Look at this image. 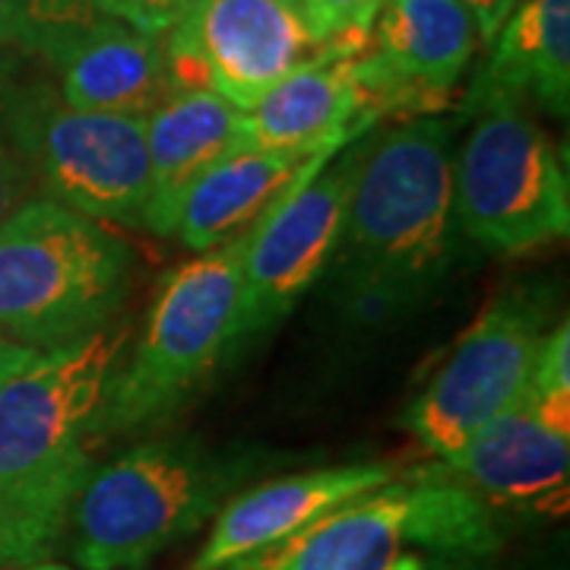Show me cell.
<instances>
[{"label": "cell", "mask_w": 570, "mask_h": 570, "mask_svg": "<svg viewBox=\"0 0 570 570\" xmlns=\"http://www.w3.org/2000/svg\"><path fill=\"white\" fill-rule=\"evenodd\" d=\"M22 352H26V348L17 346V343H10V340H7V336L0 333V374H3L7 367L13 365V362L20 358Z\"/></svg>", "instance_id": "obj_28"}, {"label": "cell", "mask_w": 570, "mask_h": 570, "mask_svg": "<svg viewBox=\"0 0 570 570\" xmlns=\"http://www.w3.org/2000/svg\"><path fill=\"white\" fill-rule=\"evenodd\" d=\"M250 460L216 453L194 438L130 448L89 472L67 527L82 570H142L194 535L245 482Z\"/></svg>", "instance_id": "obj_4"}, {"label": "cell", "mask_w": 570, "mask_h": 570, "mask_svg": "<svg viewBox=\"0 0 570 570\" xmlns=\"http://www.w3.org/2000/svg\"><path fill=\"white\" fill-rule=\"evenodd\" d=\"M134 250L111 228L36 197L0 225V333L51 352L118 321Z\"/></svg>", "instance_id": "obj_5"}, {"label": "cell", "mask_w": 570, "mask_h": 570, "mask_svg": "<svg viewBox=\"0 0 570 570\" xmlns=\"http://www.w3.org/2000/svg\"><path fill=\"white\" fill-rule=\"evenodd\" d=\"M250 149L326 153L358 140L371 127L355 58H324L288 73L245 111Z\"/></svg>", "instance_id": "obj_16"}, {"label": "cell", "mask_w": 570, "mask_h": 570, "mask_svg": "<svg viewBox=\"0 0 570 570\" xmlns=\"http://www.w3.org/2000/svg\"><path fill=\"white\" fill-rule=\"evenodd\" d=\"M546 324L549 298L539 288H513L494 298L406 406L409 434L448 463L479 428L530 390Z\"/></svg>", "instance_id": "obj_9"}, {"label": "cell", "mask_w": 570, "mask_h": 570, "mask_svg": "<svg viewBox=\"0 0 570 570\" xmlns=\"http://www.w3.org/2000/svg\"><path fill=\"white\" fill-rule=\"evenodd\" d=\"M245 247L247 232L165 276L137 346L111 377L99 441L171 419L238 348Z\"/></svg>", "instance_id": "obj_6"}, {"label": "cell", "mask_w": 570, "mask_h": 570, "mask_svg": "<svg viewBox=\"0 0 570 570\" xmlns=\"http://www.w3.org/2000/svg\"><path fill=\"white\" fill-rule=\"evenodd\" d=\"M491 45L489 61L469 89L513 96L568 118L570 0H520Z\"/></svg>", "instance_id": "obj_19"}, {"label": "cell", "mask_w": 570, "mask_h": 570, "mask_svg": "<svg viewBox=\"0 0 570 570\" xmlns=\"http://www.w3.org/2000/svg\"><path fill=\"white\" fill-rule=\"evenodd\" d=\"M390 479H396V466L390 463H343L254 485L219 510L206 546L187 570L235 568Z\"/></svg>", "instance_id": "obj_13"}, {"label": "cell", "mask_w": 570, "mask_h": 570, "mask_svg": "<svg viewBox=\"0 0 570 570\" xmlns=\"http://www.w3.org/2000/svg\"><path fill=\"white\" fill-rule=\"evenodd\" d=\"M3 134L32 168L41 197L96 223L142 225L149 204L146 118L73 108L55 80L22 77L7 105Z\"/></svg>", "instance_id": "obj_8"}, {"label": "cell", "mask_w": 570, "mask_h": 570, "mask_svg": "<svg viewBox=\"0 0 570 570\" xmlns=\"http://www.w3.org/2000/svg\"><path fill=\"white\" fill-rule=\"evenodd\" d=\"M441 466L491 508L564 510L570 479V434L539 415L530 390L489 425L479 428Z\"/></svg>", "instance_id": "obj_14"}, {"label": "cell", "mask_w": 570, "mask_h": 570, "mask_svg": "<svg viewBox=\"0 0 570 570\" xmlns=\"http://www.w3.org/2000/svg\"><path fill=\"white\" fill-rule=\"evenodd\" d=\"M384 0H302L314 39L326 45L352 32H371Z\"/></svg>", "instance_id": "obj_22"}, {"label": "cell", "mask_w": 570, "mask_h": 570, "mask_svg": "<svg viewBox=\"0 0 570 570\" xmlns=\"http://www.w3.org/2000/svg\"><path fill=\"white\" fill-rule=\"evenodd\" d=\"M0 45L17 48V0H0Z\"/></svg>", "instance_id": "obj_27"}, {"label": "cell", "mask_w": 570, "mask_h": 570, "mask_svg": "<svg viewBox=\"0 0 570 570\" xmlns=\"http://www.w3.org/2000/svg\"><path fill=\"white\" fill-rule=\"evenodd\" d=\"M355 140L324 153L298 175L254 228L242 266L238 348L283 324L333 264L346 225Z\"/></svg>", "instance_id": "obj_11"}, {"label": "cell", "mask_w": 570, "mask_h": 570, "mask_svg": "<svg viewBox=\"0 0 570 570\" xmlns=\"http://www.w3.org/2000/svg\"><path fill=\"white\" fill-rule=\"evenodd\" d=\"M36 197H41V194L32 168L20 156V149L7 140V134L0 127V225Z\"/></svg>", "instance_id": "obj_24"}, {"label": "cell", "mask_w": 570, "mask_h": 570, "mask_svg": "<svg viewBox=\"0 0 570 570\" xmlns=\"http://www.w3.org/2000/svg\"><path fill=\"white\" fill-rule=\"evenodd\" d=\"M460 3L466 7L469 17L475 22L479 41H494V36L501 32V26L508 22L520 0H460Z\"/></svg>", "instance_id": "obj_25"}, {"label": "cell", "mask_w": 570, "mask_h": 570, "mask_svg": "<svg viewBox=\"0 0 570 570\" xmlns=\"http://www.w3.org/2000/svg\"><path fill=\"white\" fill-rule=\"evenodd\" d=\"M466 115L472 124L453 149L463 242L491 254H530L568 238V171L530 105L469 89Z\"/></svg>", "instance_id": "obj_7"}, {"label": "cell", "mask_w": 570, "mask_h": 570, "mask_svg": "<svg viewBox=\"0 0 570 570\" xmlns=\"http://www.w3.org/2000/svg\"><path fill=\"white\" fill-rule=\"evenodd\" d=\"M479 48V32L460 0H384L355 77L371 121L425 118L450 105Z\"/></svg>", "instance_id": "obj_12"}, {"label": "cell", "mask_w": 570, "mask_h": 570, "mask_svg": "<svg viewBox=\"0 0 570 570\" xmlns=\"http://www.w3.org/2000/svg\"><path fill=\"white\" fill-rule=\"evenodd\" d=\"M146 149L149 204L142 225L175 238L178 209L197 178L225 156L250 149L245 111L209 89L171 96L146 118Z\"/></svg>", "instance_id": "obj_15"}, {"label": "cell", "mask_w": 570, "mask_h": 570, "mask_svg": "<svg viewBox=\"0 0 570 570\" xmlns=\"http://www.w3.org/2000/svg\"><path fill=\"white\" fill-rule=\"evenodd\" d=\"M130 324L51 352L26 348L0 374V568L61 549L99 444V419Z\"/></svg>", "instance_id": "obj_1"}, {"label": "cell", "mask_w": 570, "mask_h": 570, "mask_svg": "<svg viewBox=\"0 0 570 570\" xmlns=\"http://www.w3.org/2000/svg\"><path fill=\"white\" fill-rule=\"evenodd\" d=\"M197 7V0H99L105 20H118L142 36H165Z\"/></svg>", "instance_id": "obj_23"}, {"label": "cell", "mask_w": 570, "mask_h": 570, "mask_svg": "<svg viewBox=\"0 0 570 570\" xmlns=\"http://www.w3.org/2000/svg\"><path fill=\"white\" fill-rule=\"evenodd\" d=\"M340 153V149H326ZM324 153H269L242 149L225 156L187 190L178 209L175 238L184 247L204 254L225 245L261 223L266 209L283 197L307 165Z\"/></svg>", "instance_id": "obj_18"}, {"label": "cell", "mask_w": 570, "mask_h": 570, "mask_svg": "<svg viewBox=\"0 0 570 570\" xmlns=\"http://www.w3.org/2000/svg\"><path fill=\"white\" fill-rule=\"evenodd\" d=\"M99 20V0H17V48L51 67Z\"/></svg>", "instance_id": "obj_20"}, {"label": "cell", "mask_w": 570, "mask_h": 570, "mask_svg": "<svg viewBox=\"0 0 570 570\" xmlns=\"http://www.w3.org/2000/svg\"><path fill=\"white\" fill-rule=\"evenodd\" d=\"M460 121L409 118L355 140L336 283L348 311L384 324L422 305L448 279L463 235L453 206Z\"/></svg>", "instance_id": "obj_2"}, {"label": "cell", "mask_w": 570, "mask_h": 570, "mask_svg": "<svg viewBox=\"0 0 570 570\" xmlns=\"http://www.w3.org/2000/svg\"><path fill=\"white\" fill-rule=\"evenodd\" d=\"M51 70L58 73L55 86L63 102L86 111L149 118L175 96L163 39L105 17L73 41Z\"/></svg>", "instance_id": "obj_17"}, {"label": "cell", "mask_w": 570, "mask_h": 570, "mask_svg": "<svg viewBox=\"0 0 570 570\" xmlns=\"http://www.w3.org/2000/svg\"><path fill=\"white\" fill-rule=\"evenodd\" d=\"M163 45L175 96L209 89L242 111L326 58L302 0H197Z\"/></svg>", "instance_id": "obj_10"}, {"label": "cell", "mask_w": 570, "mask_h": 570, "mask_svg": "<svg viewBox=\"0 0 570 570\" xmlns=\"http://www.w3.org/2000/svg\"><path fill=\"white\" fill-rule=\"evenodd\" d=\"M530 396L554 431L570 434V326L561 321L542 340L532 367Z\"/></svg>", "instance_id": "obj_21"}, {"label": "cell", "mask_w": 570, "mask_h": 570, "mask_svg": "<svg viewBox=\"0 0 570 570\" xmlns=\"http://www.w3.org/2000/svg\"><path fill=\"white\" fill-rule=\"evenodd\" d=\"M0 570H73V568H63V564H29V568H0Z\"/></svg>", "instance_id": "obj_29"}, {"label": "cell", "mask_w": 570, "mask_h": 570, "mask_svg": "<svg viewBox=\"0 0 570 570\" xmlns=\"http://www.w3.org/2000/svg\"><path fill=\"white\" fill-rule=\"evenodd\" d=\"M26 67V55L20 48H7L0 45V127H3V115H7V105L13 99V89L20 86Z\"/></svg>", "instance_id": "obj_26"}, {"label": "cell", "mask_w": 570, "mask_h": 570, "mask_svg": "<svg viewBox=\"0 0 570 570\" xmlns=\"http://www.w3.org/2000/svg\"><path fill=\"white\" fill-rule=\"evenodd\" d=\"M498 549L489 501L444 466H428L228 570H482Z\"/></svg>", "instance_id": "obj_3"}]
</instances>
